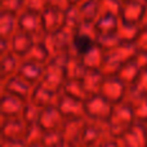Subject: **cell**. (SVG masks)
I'll return each instance as SVG.
<instances>
[{
    "instance_id": "1",
    "label": "cell",
    "mask_w": 147,
    "mask_h": 147,
    "mask_svg": "<svg viewBox=\"0 0 147 147\" xmlns=\"http://www.w3.org/2000/svg\"><path fill=\"white\" fill-rule=\"evenodd\" d=\"M134 124H136V120H134L132 105L128 101L115 105L111 116L107 120V127H109L110 136L112 138L120 137L127 130H129Z\"/></svg>"
},
{
    "instance_id": "2",
    "label": "cell",
    "mask_w": 147,
    "mask_h": 147,
    "mask_svg": "<svg viewBox=\"0 0 147 147\" xmlns=\"http://www.w3.org/2000/svg\"><path fill=\"white\" fill-rule=\"evenodd\" d=\"M137 54L133 44H119L114 49L105 53V61L101 71L105 75H116L119 69L125 63L134 58Z\"/></svg>"
},
{
    "instance_id": "3",
    "label": "cell",
    "mask_w": 147,
    "mask_h": 147,
    "mask_svg": "<svg viewBox=\"0 0 147 147\" xmlns=\"http://www.w3.org/2000/svg\"><path fill=\"white\" fill-rule=\"evenodd\" d=\"M114 106L101 94L88 96L84 99V111L85 117L97 121H107L112 114Z\"/></svg>"
},
{
    "instance_id": "4",
    "label": "cell",
    "mask_w": 147,
    "mask_h": 147,
    "mask_svg": "<svg viewBox=\"0 0 147 147\" xmlns=\"http://www.w3.org/2000/svg\"><path fill=\"white\" fill-rule=\"evenodd\" d=\"M18 30L32 35L36 41H43L47 36L41 23V13L26 8L18 14Z\"/></svg>"
},
{
    "instance_id": "5",
    "label": "cell",
    "mask_w": 147,
    "mask_h": 147,
    "mask_svg": "<svg viewBox=\"0 0 147 147\" xmlns=\"http://www.w3.org/2000/svg\"><path fill=\"white\" fill-rule=\"evenodd\" d=\"M99 94L112 105H117L127 99L128 86L116 75H105Z\"/></svg>"
},
{
    "instance_id": "6",
    "label": "cell",
    "mask_w": 147,
    "mask_h": 147,
    "mask_svg": "<svg viewBox=\"0 0 147 147\" xmlns=\"http://www.w3.org/2000/svg\"><path fill=\"white\" fill-rule=\"evenodd\" d=\"M111 137L107 127V121L86 119L85 127L81 136V145L85 146H99L106 138Z\"/></svg>"
},
{
    "instance_id": "7",
    "label": "cell",
    "mask_w": 147,
    "mask_h": 147,
    "mask_svg": "<svg viewBox=\"0 0 147 147\" xmlns=\"http://www.w3.org/2000/svg\"><path fill=\"white\" fill-rule=\"evenodd\" d=\"M41 23L47 35L58 32L66 26V9L48 5L41 12Z\"/></svg>"
},
{
    "instance_id": "8",
    "label": "cell",
    "mask_w": 147,
    "mask_h": 147,
    "mask_svg": "<svg viewBox=\"0 0 147 147\" xmlns=\"http://www.w3.org/2000/svg\"><path fill=\"white\" fill-rule=\"evenodd\" d=\"M28 125L21 116L17 117H1V134L3 140L20 141L25 142L26 132Z\"/></svg>"
},
{
    "instance_id": "9",
    "label": "cell",
    "mask_w": 147,
    "mask_h": 147,
    "mask_svg": "<svg viewBox=\"0 0 147 147\" xmlns=\"http://www.w3.org/2000/svg\"><path fill=\"white\" fill-rule=\"evenodd\" d=\"M65 120H66L65 116L61 114L56 105V106L41 109L38 124L44 132H52V130H61L65 124Z\"/></svg>"
},
{
    "instance_id": "10",
    "label": "cell",
    "mask_w": 147,
    "mask_h": 147,
    "mask_svg": "<svg viewBox=\"0 0 147 147\" xmlns=\"http://www.w3.org/2000/svg\"><path fill=\"white\" fill-rule=\"evenodd\" d=\"M147 0H129L121 4L119 13L120 21L125 23H132V25H140L143 17Z\"/></svg>"
},
{
    "instance_id": "11",
    "label": "cell",
    "mask_w": 147,
    "mask_h": 147,
    "mask_svg": "<svg viewBox=\"0 0 147 147\" xmlns=\"http://www.w3.org/2000/svg\"><path fill=\"white\" fill-rule=\"evenodd\" d=\"M57 107L59 109L61 114L65 116V119H80V117H85L84 101L70 97L67 94H63V93L59 94Z\"/></svg>"
},
{
    "instance_id": "12",
    "label": "cell",
    "mask_w": 147,
    "mask_h": 147,
    "mask_svg": "<svg viewBox=\"0 0 147 147\" xmlns=\"http://www.w3.org/2000/svg\"><path fill=\"white\" fill-rule=\"evenodd\" d=\"M86 117L80 119H66L65 124L62 127L61 132L63 136V141L74 147H78L81 145V136L85 127Z\"/></svg>"
},
{
    "instance_id": "13",
    "label": "cell",
    "mask_w": 147,
    "mask_h": 147,
    "mask_svg": "<svg viewBox=\"0 0 147 147\" xmlns=\"http://www.w3.org/2000/svg\"><path fill=\"white\" fill-rule=\"evenodd\" d=\"M119 147H147V137L142 124L136 123L129 130L116 138Z\"/></svg>"
},
{
    "instance_id": "14",
    "label": "cell",
    "mask_w": 147,
    "mask_h": 147,
    "mask_svg": "<svg viewBox=\"0 0 147 147\" xmlns=\"http://www.w3.org/2000/svg\"><path fill=\"white\" fill-rule=\"evenodd\" d=\"M34 86L30 83L22 79L20 75H14L12 78H9L8 80H5L3 83V92L10 93L13 96H17L20 98L28 101L32 93Z\"/></svg>"
},
{
    "instance_id": "15",
    "label": "cell",
    "mask_w": 147,
    "mask_h": 147,
    "mask_svg": "<svg viewBox=\"0 0 147 147\" xmlns=\"http://www.w3.org/2000/svg\"><path fill=\"white\" fill-rule=\"evenodd\" d=\"M44 70H45V65L39 63V62L35 61L22 59L17 75H20L27 83H30L32 86H35L38 84H40L44 75Z\"/></svg>"
},
{
    "instance_id": "16",
    "label": "cell",
    "mask_w": 147,
    "mask_h": 147,
    "mask_svg": "<svg viewBox=\"0 0 147 147\" xmlns=\"http://www.w3.org/2000/svg\"><path fill=\"white\" fill-rule=\"evenodd\" d=\"M10 52L18 56L20 58H25L28 54V52L32 49V47L35 45L36 39L32 35L25 32V31L18 30L14 35L10 39Z\"/></svg>"
},
{
    "instance_id": "17",
    "label": "cell",
    "mask_w": 147,
    "mask_h": 147,
    "mask_svg": "<svg viewBox=\"0 0 147 147\" xmlns=\"http://www.w3.org/2000/svg\"><path fill=\"white\" fill-rule=\"evenodd\" d=\"M59 94L61 93H57V92L45 88L41 84H38V85L34 86L32 93H31V97L28 101L32 102L34 105H36L40 109H45V107L49 106H56L57 102H58Z\"/></svg>"
},
{
    "instance_id": "18",
    "label": "cell",
    "mask_w": 147,
    "mask_h": 147,
    "mask_svg": "<svg viewBox=\"0 0 147 147\" xmlns=\"http://www.w3.org/2000/svg\"><path fill=\"white\" fill-rule=\"evenodd\" d=\"M25 99L20 98L17 96H13L10 93L3 92L1 94V117H17L22 115V111L26 105Z\"/></svg>"
},
{
    "instance_id": "19",
    "label": "cell",
    "mask_w": 147,
    "mask_h": 147,
    "mask_svg": "<svg viewBox=\"0 0 147 147\" xmlns=\"http://www.w3.org/2000/svg\"><path fill=\"white\" fill-rule=\"evenodd\" d=\"M105 74L101 70H86L84 76L81 78V83L88 96L101 93V86L103 83Z\"/></svg>"
},
{
    "instance_id": "20",
    "label": "cell",
    "mask_w": 147,
    "mask_h": 147,
    "mask_svg": "<svg viewBox=\"0 0 147 147\" xmlns=\"http://www.w3.org/2000/svg\"><path fill=\"white\" fill-rule=\"evenodd\" d=\"M119 16L110 14V13H101L96 22L93 23L94 31L97 35H107V34L116 32L117 25H119Z\"/></svg>"
},
{
    "instance_id": "21",
    "label": "cell",
    "mask_w": 147,
    "mask_h": 147,
    "mask_svg": "<svg viewBox=\"0 0 147 147\" xmlns=\"http://www.w3.org/2000/svg\"><path fill=\"white\" fill-rule=\"evenodd\" d=\"M21 62L22 58H20L18 56H16L13 52H9L7 54L1 56V80L4 83L5 80H8L9 78L17 75L18 70H20Z\"/></svg>"
},
{
    "instance_id": "22",
    "label": "cell",
    "mask_w": 147,
    "mask_h": 147,
    "mask_svg": "<svg viewBox=\"0 0 147 147\" xmlns=\"http://www.w3.org/2000/svg\"><path fill=\"white\" fill-rule=\"evenodd\" d=\"M105 53L106 52L98 44H96L93 48L89 49L80 58L83 61L84 66L86 67V70H101L105 61Z\"/></svg>"
},
{
    "instance_id": "23",
    "label": "cell",
    "mask_w": 147,
    "mask_h": 147,
    "mask_svg": "<svg viewBox=\"0 0 147 147\" xmlns=\"http://www.w3.org/2000/svg\"><path fill=\"white\" fill-rule=\"evenodd\" d=\"M145 97H147V69L141 70L137 79L133 81L132 85L128 86V96L125 101L145 98Z\"/></svg>"
},
{
    "instance_id": "24",
    "label": "cell",
    "mask_w": 147,
    "mask_h": 147,
    "mask_svg": "<svg viewBox=\"0 0 147 147\" xmlns=\"http://www.w3.org/2000/svg\"><path fill=\"white\" fill-rule=\"evenodd\" d=\"M18 31V16L12 13L1 12L0 16V34L1 39L10 40L12 36Z\"/></svg>"
},
{
    "instance_id": "25",
    "label": "cell",
    "mask_w": 147,
    "mask_h": 147,
    "mask_svg": "<svg viewBox=\"0 0 147 147\" xmlns=\"http://www.w3.org/2000/svg\"><path fill=\"white\" fill-rule=\"evenodd\" d=\"M140 25H132V23H125L123 21H119V25L116 28V35L119 40L124 44H133L136 38L138 36L141 31Z\"/></svg>"
},
{
    "instance_id": "26",
    "label": "cell",
    "mask_w": 147,
    "mask_h": 147,
    "mask_svg": "<svg viewBox=\"0 0 147 147\" xmlns=\"http://www.w3.org/2000/svg\"><path fill=\"white\" fill-rule=\"evenodd\" d=\"M140 72H141V67L138 66L136 59L133 58V59H130V61L125 62V63L120 67L119 71L116 74V76L125 84V85L129 86V85H132L133 81L137 79V76Z\"/></svg>"
},
{
    "instance_id": "27",
    "label": "cell",
    "mask_w": 147,
    "mask_h": 147,
    "mask_svg": "<svg viewBox=\"0 0 147 147\" xmlns=\"http://www.w3.org/2000/svg\"><path fill=\"white\" fill-rule=\"evenodd\" d=\"M86 71V67L84 66L83 61L79 56L75 54H70L69 59L65 66V72H66V79H76V80H81L84 74Z\"/></svg>"
},
{
    "instance_id": "28",
    "label": "cell",
    "mask_w": 147,
    "mask_h": 147,
    "mask_svg": "<svg viewBox=\"0 0 147 147\" xmlns=\"http://www.w3.org/2000/svg\"><path fill=\"white\" fill-rule=\"evenodd\" d=\"M61 93L67 94V96L74 97V98L81 99V101H84L88 97L81 80H76V79H66L63 86H62Z\"/></svg>"
},
{
    "instance_id": "29",
    "label": "cell",
    "mask_w": 147,
    "mask_h": 147,
    "mask_svg": "<svg viewBox=\"0 0 147 147\" xmlns=\"http://www.w3.org/2000/svg\"><path fill=\"white\" fill-rule=\"evenodd\" d=\"M132 105L134 120L138 124H146L147 123V97L145 98H137L128 101Z\"/></svg>"
},
{
    "instance_id": "30",
    "label": "cell",
    "mask_w": 147,
    "mask_h": 147,
    "mask_svg": "<svg viewBox=\"0 0 147 147\" xmlns=\"http://www.w3.org/2000/svg\"><path fill=\"white\" fill-rule=\"evenodd\" d=\"M40 112H41L40 107H38L36 105H34L32 102L27 101L26 105H25V109H23L21 117L25 120V123L27 125H34V124H38L39 123Z\"/></svg>"
},
{
    "instance_id": "31",
    "label": "cell",
    "mask_w": 147,
    "mask_h": 147,
    "mask_svg": "<svg viewBox=\"0 0 147 147\" xmlns=\"http://www.w3.org/2000/svg\"><path fill=\"white\" fill-rule=\"evenodd\" d=\"M25 8V0H3L1 1V12L5 13L18 16Z\"/></svg>"
},
{
    "instance_id": "32",
    "label": "cell",
    "mask_w": 147,
    "mask_h": 147,
    "mask_svg": "<svg viewBox=\"0 0 147 147\" xmlns=\"http://www.w3.org/2000/svg\"><path fill=\"white\" fill-rule=\"evenodd\" d=\"M63 141V136H62L61 130H52V132H44L43 140H41V143H43L45 147H56L58 145H61Z\"/></svg>"
},
{
    "instance_id": "33",
    "label": "cell",
    "mask_w": 147,
    "mask_h": 147,
    "mask_svg": "<svg viewBox=\"0 0 147 147\" xmlns=\"http://www.w3.org/2000/svg\"><path fill=\"white\" fill-rule=\"evenodd\" d=\"M137 53H147V28H141L138 36L133 43Z\"/></svg>"
},
{
    "instance_id": "34",
    "label": "cell",
    "mask_w": 147,
    "mask_h": 147,
    "mask_svg": "<svg viewBox=\"0 0 147 147\" xmlns=\"http://www.w3.org/2000/svg\"><path fill=\"white\" fill-rule=\"evenodd\" d=\"M1 147H27L25 142H20V141H7L3 140Z\"/></svg>"
},
{
    "instance_id": "35",
    "label": "cell",
    "mask_w": 147,
    "mask_h": 147,
    "mask_svg": "<svg viewBox=\"0 0 147 147\" xmlns=\"http://www.w3.org/2000/svg\"><path fill=\"white\" fill-rule=\"evenodd\" d=\"M98 147H119V145H117L116 138L109 137V138H106V140H105Z\"/></svg>"
},
{
    "instance_id": "36",
    "label": "cell",
    "mask_w": 147,
    "mask_h": 147,
    "mask_svg": "<svg viewBox=\"0 0 147 147\" xmlns=\"http://www.w3.org/2000/svg\"><path fill=\"white\" fill-rule=\"evenodd\" d=\"M141 27L147 28V1H146V7H145V12H143L142 21H141Z\"/></svg>"
},
{
    "instance_id": "37",
    "label": "cell",
    "mask_w": 147,
    "mask_h": 147,
    "mask_svg": "<svg viewBox=\"0 0 147 147\" xmlns=\"http://www.w3.org/2000/svg\"><path fill=\"white\" fill-rule=\"evenodd\" d=\"M56 147H74V146L69 145V143H66V142H62L61 145H58V146H56Z\"/></svg>"
},
{
    "instance_id": "38",
    "label": "cell",
    "mask_w": 147,
    "mask_h": 147,
    "mask_svg": "<svg viewBox=\"0 0 147 147\" xmlns=\"http://www.w3.org/2000/svg\"><path fill=\"white\" fill-rule=\"evenodd\" d=\"M27 147H45V146H44L43 143H34V145H30Z\"/></svg>"
},
{
    "instance_id": "39",
    "label": "cell",
    "mask_w": 147,
    "mask_h": 147,
    "mask_svg": "<svg viewBox=\"0 0 147 147\" xmlns=\"http://www.w3.org/2000/svg\"><path fill=\"white\" fill-rule=\"evenodd\" d=\"M143 125V129H145V132H146V137H147V123L146 124H142Z\"/></svg>"
},
{
    "instance_id": "40",
    "label": "cell",
    "mask_w": 147,
    "mask_h": 147,
    "mask_svg": "<svg viewBox=\"0 0 147 147\" xmlns=\"http://www.w3.org/2000/svg\"><path fill=\"white\" fill-rule=\"evenodd\" d=\"M78 147H98V146H85V145H80V146H78Z\"/></svg>"
},
{
    "instance_id": "41",
    "label": "cell",
    "mask_w": 147,
    "mask_h": 147,
    "mask_svg": "<svg viewBox=\"0 0 147 147\" xmlns=\"http://www.w3.org/2000/svg\"><path fill=\"white\" fill-rule=\"evenodd\" d=\"M117 1H120L123 4V3H125V1H129V0H117Z\"/></svg>"
}]
</instances>
